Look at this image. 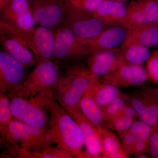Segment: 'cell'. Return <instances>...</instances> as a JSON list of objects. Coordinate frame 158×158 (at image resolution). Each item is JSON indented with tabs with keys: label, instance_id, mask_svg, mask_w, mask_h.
I'll return each instance as SVG.
<instances>
[{
	"label": "cell",
	"instance_id": "1",
	"mask_svg": "<svg viewBox=\"0 0 158 158\" xmlns=\"http://www.w3.org/2000/svg\"><path fill=\"white\" fill-rule=\"evenodd\" d=\"M46 106L49 114V129L54 143L74 158H89L84 138L76 121L54 98L53 88L48 91Z\"/></svg>",
	"mask_w": 158,
	"mask_h": 158
},
{
	"label": "cell",
	"instance_id": "2",
	"mask_svg": "<svg viewBox=\"0 0 158 158\" xmlns=\"http://www.w3.org/2000/svg\"><path fill=\"white\" fill-rule=\"evenodd\" d=\"M63 67L65 73L59 75L54 86V96L68 112L78 108L81 99L100 79L84 65H65Z\"/></svg>",
	"mask_w": 158,
	"mask_h": 158
},
{
	"label": "cell",
	"instance_id": "3",
	"mask_svg": "<svg viewBox=\"0 0 158 158\" xmlns=\"http://www.w3.org/2000/svg\"><path fill=\"white\" fill-rule=\"evenodd\" d=\"M4 154L13 157L20 150H31L54 144L48 128L35 127L13 119L1 132Z\"/></svg>",
	"mask_w": 158,
	"mask_h": 158
},
{
	"label": "cell",
	"instance_id": "4",
	"mask_svg": "<svg viewBox=\"0 0 158 158\" xmlns=\"http://www.w3.org/2000/svg\"><path fill=\"white\" fill-rule=\"evenodd\" d=\"M50 89L31 98L19 96L11 97L14 119L35 127L49 129V114L46 106V99Z\"/></svg>",
	"mask_w": 158,
	"mask_h": 158
},
{
	"label": "cell",
	"instance_id": "5",
	"mask_svg": "<svg viewBox=\"0 0 158 158\" xmlns=\"http://www.w3.org/2000/svg\"><path fill=\"white\" fill-rule=\"evenodd\" d=\"M60 68L56 61L40 60L28 75L17 96L31 98L49 88H53L59 79Z\"/></svg>",
	"mask_w": 158,
	"mask_h": 158
},
{
	"label": "cell",
	"instance_id": "6",
	"mask_svg": "<svg viewBox=\"0 0 158 158\" xmlns=\"http://www.w3.org/2000/svg\"><path fill=\"white\" fill-rule=\"evenodd\" d=\"M6 25L24 43L40 60H54L55 40L53 31L42 27L35 26L30 30H18L0 22Z\"/></svg>",
	"mask_w": 158,
	"mask_h": 158
},
{
	"label": "cell",
	"instance_id": "7",
	"mask_svg": "<svg viewBox=\"0 0 158 158\" xmlns=\"http://www.w3.org/2000/svg\"><path fill=\"white\" fill-rule=\"evenodd\" d=\"M54 60L70 62L87 58L91 51L69 28L62 24L53 31Z\"/></svg>",
	"mask_w": 158,
	"mask_h": 158
},
{
	"label": "cell",
	"instance_id": "8",
	"mask_svg": "<svg viewBox=\"0 0 158 158\" xmlns=\"http://www.w3.org/2000/svg\"><path fill=\"white\" fill-rule=\"evenodd\" d=\"M3 49L0 51V93L17 96L28 75L27 69Z\"/></svg>",
	"mask_w": 158,
	"mask_h": 158
},
{
	"label": "cell",
	"instance_id": "9",
	"mask_svg": "<svg viewBox=\"0 0 158 158\" xmlns=\"http://www.w3.org/2000/svg\"><path fill=\"white\" fill-rule=\"evenodd\" d=\"M62 24L68 27L79 38L90 39L98 35L107 26L91 12L65 9Z\"/></svg>",
	"mask_w": 158,
	"mask_h": 158
},
{
	"label": "cell",
	"instance_id": "10",
	"mask_svg": "<svg viewBox=\"0 0 158 158\" xmlns=\"http://www.w3.org/2000/svg\"><path fill=\"white\" fill-rule=\"evenodd\" d=\"M35 22L52 31L61 26L65 10L62 0H29Z\"/></svg>",
	"mask_w": 158,
	"mask_h": 158
},
{
	"label": "cell",
	"instance_id": "11",
	"mask_svg": "<svg viewBox=\"0 0 158 158\" xmlns=\"http://www.w3.org/2000/svg\"><path fill=\"white\" fill-rule=\"evenodd\" d=\"M0 22L18 30H30L36 23L29 0H10L0 7Z\"/></svg>",
	"mask_w": 158,
	"mask_h": 158
},
{
	"label": "cell",
	"instance_id": "12",
	"mask_svg": "<svg viewBox=\"0 0 158 158\" xmlns=\"http://www.w3.org/2000/svg\"><path fill=\"white\" fill-rule=\"evenodd\" d=\"M138 118L154 130L158 128V97L156 89L144 88L130 96Z\"/></svg>",
	"mask_w": 158,
	"mask_h": 158
},
{
	"label": "cell",
	"instance_id": "13",
	"mask_svg": "<svg viewBox=\"0 0 158 158\" xmlns=\"http://www.w3.org/2000/svg\"><path fill=\"white\" fill-rule=\"evenodd\" d=\"M148 78L147 70L143 65L122 64L115 70L102 77L100 81L119 88L141 85Z\"/></svg>",
	"mask_w": 158,
	"mask_h": 158
},
{
	"label": "cell",
	"instance_id": "14",
	"mask_svg": "<svg viewBox=\"0 0 158 158\" xmlns=\"http://www.w3.org/2000/svg\"><path fill=\"white\" fill-rule=\"evenodd\" d=\"M158 22V5L156 0H133L127 6L122 27L128 29Z\"/></svg>",
	"mask_w": 158,
	"mask_h": 158
},
{
	"label": "cell",
	"instance_id": "15",
	"mask_svg": "<svg viewBox=\"0 0 158 158\" xmlns=\"http://www.w3.org/2000/svg\"><path fill=\"white\" fill-rule=\"evenodd\" d=\"M0 42L2 49L27 67L38 62L34 53L6 26L0 23Z\"/></svg>",
	"mask_w": 158,
	"mask_h": 158
},
{
	"label": "cell",
	"instance_id": "16",
	"mask_svg": "<svg viewBox=\"0 0 158 158\" xmlns=\"http://www.w3.org/2000/svg\"><path fill=\"white\" fill-rule=\"evenodd\" d=\"M67 112L76 121L81 128L85 150L89 158H102V144L99 128L88 120L79 108Z\"/></svg>",
	"mask_w": 158,
	"mask_h": 158
},
{
	"label": "cell",
	"instance_id": "17",
	"mask_svg": "<svg viewBox=\"0 0 158 158\" xmlns=\"http://www.w3.org/2000/svg\"><path fill=\"white\" fill-rule=\"evenodd\" d=\"M126 34L127 29L121 26H117L105 29L93 38L88 39L78 38L92 53L116 49V47L121 45L124 42Z\"/></svg>",
	"mask_w": 158,
	"mask_h": 158
},
{
	"label": "cell",
	"instance_id": "18",
	"mask_svg": "<svg viewBox=\"0 0 158 158\" xmlns=\"http://www.w3.org/2000/svg\"><path fill=\"white\" fill-rule=\"evenodd\" d=\"M158 44V22L127 29L124 42L120 48L133 45L154 46Z\"/></svg>",
	"mask_w": 158,
	"mask_h": 158
},
{
	"label": "cell",
	"instance_id": "19",
	"mask_svg": "<svg viewBox=\"0 0 158 158\" xmlns=\"http://www.w3.org/2000/svg\"><path fill=\"white\" fill-rule=\"evenodd\" d=\"M118 50L116 48L91 53L88 57L87 66L97 76H104L121 65L117 55Z\"/></svg>",
	"mask_w": 158,
	"mask_h": 158
},
{
	"label": "cell",
	"instance_id": "20",
	"mask_svg": "<svg viewBox=\"0 0 158 158\" xmlns=\"http://www.w3.org/2000/svg\"><path fill=\"white\" fill-rule=\"evenodd\" d=\"M127 11L125 3L105 0L92 13L107 27H114L121 26Z\"/></svg>",
	"mask_w": 158,
	"mask_h": 158
},
{
	"label": "cell",
	"instance_id": "21",
	"mask_svg": "<svg viewBox=\"0 0 158 158\" xmlns=\"http://www.w3.org/2000/svg\"><path fill=\"white\" fill-rule=\"evenodd\" d=\"M91 88L81 99L78 108L83 115L91 123L98 127L106 128L103 110L94 98Z\"/></svg>",
	"mask_w": 158,
	"mask_h": 158
},
{
	"label": "cell",
	"instance_id": "22",
	"mask_svg": "<svg viewBox=\"0 0 158 158\" xmlns=\"http://www.w3.org/2000/svg\"><path fill=\"white\" fill-rule=\"evenodd\" d=\"M102 144V158H128L116 134L106 128H99Z\"/></svg>",
	"mask_w": 158,
	"mask_h": 158
},
{
	"label": "cell",
	"instance_id": "23",
	"mask_svg": "<svg viewBox=\"0 0 158 158\" xmlns=\"http://www.w3.org/2000/svg\"><path fill=\"white\" fill-rule=\"evenodd\" d=\"M13 157L19 158H73V156L65 150L53 144L31 150H20Z\"/></svg>",
	"mask_w": 158,
	"mask_h": 158
},
{
	"label": "cell",
	"instance_id": "24",
	"mask_svg": "<svg viewBox=\"0 0 158 158\" xmlns=\"http://www.w3.org/2000/svg\"><path fill=\"white\" fill-rule=\"evenodd\" d=\"M122 64L142 65L150 56L148 47L141 45H133L119 48L117 53Z\"/></svg>",
	"mask_w": 158,
	"mask_h": 158
},
{
	"label": "cell",
	"instance_id": "25",
	"mask_svg": "<svg viewBox=\"0 0 158 158\" xmlns=\"http://www.w3.org/2000/svg\"><path fill=\"white\" fill-rule=\"evenodd\" d=\"M95 101L103 110L121 94L122 91L116 86L102 82H98L91 88Z\"/></svg>",
	"mask_w": 158,
	"mask_h": 158
},
{
	"label": "cell",
	"instance_id": "26",
	"mask_svg": "<svg viewBox=\"0 0 158 158\" xmlns=\"http://www.w3.org/2000/svg\"><path fill=\"white\" fill-rule=\"evenodd\" d=\"M130 96L121 92V94L103 110L106 123L108 129L111 122L120 115L125 107L130 103Z\"/></svg>",
	"mask_w": 158,
	"mask_h": 158
},
{
	"label": "cell",
	"instance_id": "27",
	"mask_svg": "<svg viewBox=\"0 0 158 158\" xmlns=\"http://www.w3.org/2000/svg\"><path fill=\"white\" fill-rule=\"evenodd\" d=\"M105 0H62L65 9L93 12Z\"/></svg>",
	"mask_w": 158,
	"mask_h": 158
},
{
	"label": "cell",
	"instance_id": "28",
	"mask_svg": "<svg viewBox=\"0 0 158 158\" xmlns=\"http://www.w3.org/2000/svg\"><path fill=\"white\" fill-rule=\"evenodd\" d=\"M11 98L5 93H0V131H2L13 119L11 112Z\"/></svg>",
	"mask_w": 158,
	"mask_h": 158
},
{
	"label": "cell",
	"instance_id": "29",
	"mask_svg": "<svg viewBox=\"0 0 158 158\" xmlns=\"http://www.w3.org/2000/svg\"><path fill=\"white\" fill-rule=\"evenodd\" d=\"M137 120V119L130 118L120 114L111 122L108 129L116 131L121 138L125 134L128 132L132 126Z\"/></svg>",
	"mask_w": 158,
	"mask_h": 158
},
{
	"label": "cell",
	"instance_id": "30",
	"mask_svg": "<svg viewBox=\"0 0 158 158\" xmlns=\"http://www.w3.org/2000/svg\"><path fill=\"white\" fill-rule=\"evenodd\" d=\"M154 129L142 120H136L129 131L134 135L137 139L150 140L151 135Z\"/></svg>",
	"mask_w": 158,
	"mask_h": 158
},
{
	"label": "cell",
	"instance_id": "31",
	"mask_svg": "<svg viewBox=\"0 0 158 158\" xmlns=\"http://www.w3.org/2000/svg\"><path fill=\"white\" fill-rule=\"evenodd\" d=\"M146 70L148 78L158 84V56L153 54L146 61Z\"/></svg>",
	"mask_w": 158,
	"mask_h": 158
},
{
	"label": "cell",
	"instance_id": "32",
	"mask_svg": "<svg viewBox=\"0 0 158 158\" xmlns=\"http://www.w3.org/2000/svg\"><path fill=\"white\" fill-rule=\"evenodd\" d=\"M121 143L125 151L128 155H133L137 138L131 133L127 132L121 138Z\"/></svg>",
	"mask_w": 158,
	"mask_h": 158
},
{
	"label": "cell",
	"instance_id": "33",
	"mask_svg": "<svg viewBox=\"0 0 158 158\" xmlns=\"http://www.w3.org/2000/svg\"><path fill=\"white\" fill-rule=\"evenodd\" d=\"M148 153L151 157L158 158V128L154 130L152 133Z\"/></svg>",
	"mask_w": 158,
	"mask_h": 158
},
{
	"label": "cell",
	"instance_id": "34",
	"mask_svg": "<svg viewBox=\"0 0 158 158\" xmlns=\"http://www.w3.org/2000/svg\"><path fill=\"white\" fill-rule=\"evenodd\" d=\"M120 114L130 118H135V119H137V118H138V115L137 111L135 110V108L133 107L131 103L125 107Z\"/></svg>",
	"mask_w": 158,
	"mask_h": 158
},
{
	"label": "cell",
	"instance_id": "35",
	"mask_svg": "<svg viewBox=\"0 0 158 158\" xmlns=\"http://www.w3.org/2000/svg\"><path fill=\"white\" fill-rule=\"evenodd\" d=\"M135 156L137 158H148L151 157L146 155L145 153L140 154L137 155Z\"/></svg>",
	"mask_w": 158,
	"mask_h": 158
},
{
	"label": "cell",
	"instance_id": "36",
	"mask_svg": "<svg viewBox=\"0 0 158 158\" xmlns=\"http://www.w3.org/2000/svg\"><path fill=\"white\" fill-rule=\"evenodd\" d=\"M10 1V0H0V7H2Z\"/></svg>",
	"mask_w": 158,
	"mask_h": 158
},
{
	"label": "cell",
	"instance_id": "37",
	"mask_svg": "<svg viewBox=\"0 0 158 158\" xmlns=\"http://www.w3.org/2000/svg\"><path fill=\"white\" fill-rule=\"evenodd\" d=\"M108 1H113V2H118L125 3L128 0H108Z\"/></svg>",
	"mask_w": 158,
	"mask_h": 158
},
{
	"label": "cell",
	"instance_id": "38",
	"mask_svg": "<svg viewBox=\"0 0 158 158\" xmlns=\"http://www.w3.org/2000/svg\"><path fill=\"white\" fill-rule=\"evenodd\" d=\"M154 53L155 54V55H156V56H158V51H155V52H154Z\"/></svg>",
	"mask_w": 158,
	"mask_h": 158
},
{
	"label": "cell",
	"instance_id": "39",
	"mask_svg": "<svg viewBox=\"0 0 158 158\" xmlns=\"http://www.w3.org/2000/svg\"><path fill=\"white\" fill-rule=\"evenodd\" d=\"M156 90H157V93L158 97V88H157V89H156Z\"/></svg>",
	"mask_w": 158,
	"mask_h": 158
},
{
	"label": "cell",
	"instance_id": "40",
	"mask_svg": "<svg viewBox=\"0 0 158 158\" xmlns=\"http://www.w3.org/2000/svg\"><path fill=\"white\" fill-rule=\"evenodd\" d=\"M156 1L158 5V0H156Z\"/></svg>",
	"mask_w": 158,
	"mask_h": 158
}]
</instances>
